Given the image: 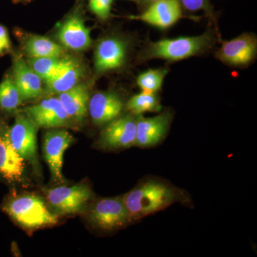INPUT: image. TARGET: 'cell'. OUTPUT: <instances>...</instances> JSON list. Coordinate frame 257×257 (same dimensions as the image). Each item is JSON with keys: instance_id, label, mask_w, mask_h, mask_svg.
<instances>
[{"instance_id": "f546056e", "label": "cell", "mask_w": 257, "mask_h": 257, "mask_svg": "<svg viewBox=\"0 0 257 257\" xmlns=\"http://www.w3.org/2000/svg\"><path fill=\"white\" fill-rule=\"evenodd\" d=\"M16 1H21V0H16Z\"/></svg>"}, {"instance_id": "5b68a950", "label": "cell", "mask_w": 257, "mask_h": 257, "mask_svg": "<svg viewBox=\"0 0 257 257\" xmlns=\"http://www.w3.org/2000/svg\"><path fill=\"white\" fill-rule=\"evenodd\" d=\"M92 195L87 184L55 187L47 191V206L57 216L79 214L86 210Z\"/></svg>"}, {"instance_id": "d4e9b609", "label": "cell", "mask_w": 257, "mask_h": 257, "mask_svg": "<svg viewBox=\"0 0 257 257\" xmlns=\"http://www.w3.org/2000/svg\"><path fill=\"white\" fill-rule=\"evenodd\" d=\"M113 0H89V9L101 20H105L110 15Z\"/></svg>"}, {"instance_id": "e0dca14e", "label": "cell", "mask_w": 257, "mask_h": 257, "mask_svg": "<svg viewBox=\"0 0 257 257\" xmlns=\"http://www.w3.org/2000/svg\"><path fill=\"white\" fill-rule=\"evenodd\" d=\"M25 160L10 143L8 130L0 126V175L8 180H20L25 171Z\"/></svg>"}, {"instance_id": "277c9868", "label": "cell", "mask_w": 257, "mask_h": 257, "mask_svg": "<svg viewBox=\"0 0 257 257\" xmlns=\"http://www.w3.org/2000/svg\"><path fill=\"white\" fill-rule=\"evenodd\" d=\"M86 210L88 221L101 231H115L133 221L122 197L98 199Z\"/></svg>"}, {"instance_id": "f1b7e54d", "label": "cell", "mask_w": 257, "mask_h": 257, "mask_svg": "<svg viewBox=\"0 0 257 257\" xmlns=\"http://www.w3.org/2000/svg\"><path fill=\"white\" fill-rule=\"evenodd\" d=\"M131 1L137 2V3H140L142 0H131Z\"/></svg>"}, {"instance_id": "ba28073f", "label": "cell", "mask_w": 257, "mask_h": 257, "mask_svg": "<svg viewBox=\"0 0 257 257\" xmlns=\"http://www.w3.org/2000/svg\"><path fill=\"white\" fill-rule=\"evenodd\" d=\"M73 136L65 130H53L45 134L43 142L45 160L56 182H63L62 165L66 150L74 143Z\"/></svg>"}, {"instance_id": "4fadbf2b", "label": "cell", "mask_w": 257, "mask_h": 257, "mask_svg": "<svg viewBox=\"0 0 257 257\" xmlns=\"http://www.w3.org/2000/svg\"><path fill=\"white\" fill-rule=\"evenodd\" d=\"M124 106V101L116 93L99 92L89 99L88 111L94 124L103 126L119 117Z\"/></svg>"}, {"instance_id": "603a6c76", "label": "cell", "mask_w": 257, "mask_h": 257, "mask_svg": "<svg viewBox=\"0 0 257 257\" xmlns=\"http://www.w3.org/2000/svg\"><path fill=\"white\" fill-rule=\"evenodd\" d=\"M127 109L135 115L145 112H159L162 109L160 99L156 93L142 92L128 100Z\"/></svg>"}, {"instance_id": "30bf717a", "label": "cell", "mask_w": 257, "mask_h": 257, "mask_svg": "<svg viewBox=\"0 0 257 257\" xmlns=\"http://www.w3.org/2000/svg\"><path fill=\"white\" fill-rule=\"evenodd\" d=\"M256 37L247 33L224 42L216 56L225 64L242 67L251 63L256 57Z\"/></svg>"}, {"instance_id": "ffe728a7", "label": "cell", "mask_w": 257, "mask_h": 257, "mask_svg": "<svg viewBox=\"0 0 257 257\" xmlns=\"http://www.w3.org/2000/svg\"><path fill=\"white\" fill-rule=\"evenodd\" d=\"M25 52L30 58L60 57L63 49L58 44L46 37L34 35L25 42Z\"/></svg>"}, {"instance_id": "ac0fdd59", "label": "cell", "mask_w": 257, "mask_h": 257, "mask_svg": "<svg viewBox=\"0 0 257 257\" xmlns=\"http://www.w3.org/2000/svg\"><path fill=\"white\" fill-rule=\"evenodd\" d=\"M59 100L68 115L70 121L82 123L87 116L89 104V89L85 84H77L66 92L60 93Z\"/></svg>"}, {"instance_id": "83f0119b", "label": "cell", "mask_w": 257, "mask_h": 257, "mask_svg": "<svg viewBox=\"0 0 257 257\" xmlns=\"http://www.w3.org/2000/svg\"><path fill=\"white\" fill-rule=\"evenodd\" d=\"M147 1L150 2V3H155V2L159 1V0H147Z\"/></svg>"}, {"instance_id": "9c48e42d", "label": "cell", "mask_w": 257, "mask_h": 257, "mask_svg": "<svg viewBox=\"0 0 257 257\" xmlns=\"http://www.w3.org/2000/svg\"><path fill=\"white\" fill-rule=\"evenodd\" d=\"M136 141L135 146L150 148L162 143L167 133L172 120V114L167 111L153 117L145 118L137 115Z\"/></svg>"}, {"instance_id": "3957f363", "label": "cell", "mask_w": 257, "mask_h": 257, "mask_svg": "<svg viewBox=\"0 0 257 257\" xmlns=\"http://www.w3.org/2000/svg\"><path fill=\"white\" fill-rule=\"evenodd\" d=\"M214 38L209 32L199 36L179 37L151 42L145 51V59L179 61L202 53L212 45Z\"/></svg>"}, {"instance_id": "7a4b0ae2", "label": "cell", "mask_w": 257, "mask_h": 257, "mask_svg": "<svg viewBox=\"0 0 257 257\" xmlns=\"http://www.w3.org/2000/svg\"><path fill=\"white\" fill-rule=\"evenodd\" d=\"M7 213L25 229H40L57 224L58 217L45 201L35 194H24L11 199L5 207Z\"/></svg>"}, {"instance_id": "484cf974", "label": "cell", "mask_w": 257, "mask_h": 257, "mask_svg": "<svg viewBox=\"0 0 257 257\" xmlns=\"http://www.w3.org/2000/svg\"><path fill=\"white\" fill-rule=\"evenodd\" d=\"M12 52V43L9 32L4 25L0 24V57Z\"/></svg>"}, {"instance_id": "8992f818", "label": "cell", "mask_w": 257, "mask_h": 257, "mask_svg": "<svg viewBox=\"0 0 257 257\" xmlns=\"http://www.w3.org/2000/svg\"><path fill=\"white\" fill-rule=\"evenodd\" d=\"M137 117L133 114L119 116L108 123L101 132L97 147L102 150H119L135 146Z\"/></svg>"}, {"instance_id": "8fae6325", "label": "cell", "mask_w": 257, "mask_h": 257, "mask_svg": "<svg viewBox=\"0 0 257 257\" xmlns=\"http://www.w3.org/2000/svg\"><path fill=\"white\" fill-rule=\"evenodd\" d=\"M24 113L38 128L63 127L68 126L71 121L57 97L43 99L38 104L26 108Z\"/></svg>"}, {"instance_id": "7c38bea8", "label": "cell", "mask_w": 257, "mask_h": 257, "mask_svg": "<svg viewBox=\"0 0 257 257\" xmlns=\"http://www.w3.org/2000/svg\"><path fill=\"white\" fill-rule=\"evenodd\" d=\"M127 47L118 37H106L98 44L94 52V67L98 73L119 68L126 60Z\"/></svg>"}, {"instance_id": "9a60e30c", "label": "cell", "mask_w": 257, "mask_h": 257, "mask_svg": "<svg viewBox=\"0 0 257 257\" xmlns=\"http://www.w3.org/2000/svg\"><path fill=\"white\" fill-rule=\"evenodd\" d=\"M12 75L23 100H30L42 95V79L21 55H15L13 57Z\"/></svg>"}, {"instance_id": "52a82bcc", "label": "cell", "mask_w": 257, "mask_h": 257, "mask_svg": "<svg viewBox=\"0 0 257 257\" xmlns=\"http://www.w3.org/2000/svg\"><path fill=\"white\" fill-rule=\"evenodd\" d=\"M37 130L36 124L25 113L17 115L14 124L8 130L10 143L25 161L37 165Z\"/></svg>"}, {"instance_id": "d6986e66", "label": "cell", "mask_w": 257, "mask_h": 257, "mask_svg": "<svg viewBox=\"0 0 257 257\" xmlns=\"http://www.w3.org/2000/svg\"><path fill=\"white\" fill-rule=\"evenodd\" d=\"M82 73V69L80 66L75 61L70 60L57 75L45 82L47 90L57 94L66 92L78 84Z\"/></svg>"}, {"instance_id": "cb8c5ba5", "label": "cell", "mask_w": 257, "mask_h": 257, "mask_svg": "<svg viewBox=\"0 0 257 257\" xmlns=\"http://www.w3.org/2000/svg\"><path fill=\"white\" fill-rule=\"evenodd\" d=\"M168 70L165 69H149L138 76L137 82L143 92L157 93L162 88Z\"/></svg>"}, {"instance_id": "5bb4252c", "label": "cell", "mask_w": 257, "mask_h": 257, "mask_svg": "<svg viewBox=\"0 0 257 257\" xmlns=\"http://www.w3.org/2000/svg\"><path fill=\"white\" fill-rule=\"evenodd\" d=\"M182 17L178 0H159L140 15L130 17L162 30L170 28Z\"/></svg>"}, {"instance_id": "4316f807", "label": "cell", "mask_w": 257, "mask_h": 257, "mask_svg": "<svg viewBox=\"0 0 257 257\" xmlns=\"http://www.w3.org/2000/svg\"><path fill=\"white\" fill-rule=\"evenodd\" d=\"M182 5L189 11H197L204 9L207 4V0H181Z\"/></svg>"}, {"instance_id": "2e32d148", "label": "cell", "mask_w": 257, "mask_h": 257, "mask_svg": "<svg viewBox=\"0 0 257 257\" xmlns=\"http://www.w3.org/2000/svg\"><path fill=\"white\" fill-rule=\"evenodd\" d=\"M57 37L64 47L74 51L86 50L92 42L90 30L82 18L76 15L69 17L60 25Z\"/></svg>"}, {"instance_id": "6da1fadb", "label": "cell", "mask_w": 257, "mask_h": 257, "mask_svg": "<svg viewBox=\"0 0 257 257\" xmlns=\"http://www.w3.org/2000/svg\"><path fill=\"white\" fill-rule=\"evenodd\" d=\"M122 198L133 221L164 210L175 203L191 202L185 191L155 178L142 181Z\"/></svg>"}, {"instance_id": "44dd1931", "label": "cell", "mask_w": 257, "mask_h": 257, "mask_svg": "<svg viewBox=\"0 0 257 257\" xmlns=\"http://www.w3.org/2000/svg\"><path fill=\"white\" fill-rule=\"evenodd\" d=\"M23 101L12 73L5 74L0 82V109L12 112L21 105Z\"/></svg>"}, {"instance_id": "7402d4cb", "label": "cell", "mask_w": 257, "mask_h": 257, "mask_svg": "<svg viewBox=\"0 0 257 257\" xmlns=\"http://www.w3.org/2000/svg\"><path fill=\"white\" fill-rule=\"evenodd\" d=\"M30 59L28 61L29 65L45 82L53 78L70 61V59L61 60L60 57Z\"/></svg>"}]
</instances>
